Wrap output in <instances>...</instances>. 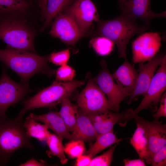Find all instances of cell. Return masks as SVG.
Segmentation results:
<instances>
[{"instance_id": "1", "label": "cell", "mask_w": 166, "mask_h": 166, "mask_svg": "<svg viewBox=\"0 0 166 166\" xmlns=\"http://www.w3.org/2000/svg\"><path fill=\"white\" fill-rule=\"evenodd\" d=\"M49 55L40 56L28 51L7 48L0 49V61L20 77L21 82L29 85L30 79L41 73L52 76L53 70L47 65Z\"/></svg>"}, {"instance_id": "2", "label": "cell", "mask_w": 166, "mask_h": 166, "mask_svg": "<svg viewBox=\"0 0 166 166\" xmlns=\"http://www.w3.org/2000/svg\"><path fill=\"white\" fill-rule=\"evenodd\" d=\"M95 34L105 37L112 41L116 45L118 56L126 58V50L131 37L136 34L144 33L148 26L140 25L125 14L121 12L117 17L107 20H99Z\"/></svg>"}, {"instance_id": "3", "label": "cell", "mask_w": 166, "mask_h": 166, "mask_svg": "<svg viewBox=\"0 0 166 166\" xmlns=\"http://www.w3.org/2000/svg\"><path fill=\"white\" fill-rule=\"evenodd\" d=\"M22 148H35L24 130L23 118L17 116L0 119V160L6 164L13 153Z\"/></svg>"}, {"instance_id": "4", "label": "cell", "mask_w": 166, "mask_h": 166, "mask_svg": "<svg viewBox=\"0 0 166 166\" xmlns=\"http://www.w3.org/2000/svg\"><path fill=\"white\" fill-rule=\"evenodd\" d=\"M84 84L83 81H80L63 82L55 81L51 85L24 102L23 107L17 116L23 118L27 111L34 109L55 107L61 103L64 99L68 98L77 88Z\"/></svg>"}, {"instance_id": "5", "label": "cell", "mask_w": 166, "mask_h": 166, "mask_svg": "<svg viewBox=\"0 0 166 166\" xmlns=\"http://www.w3.org/2000/svg\"><path fill=\"white\" fill-rule=\"evenodd\" d=\"M34 32L25 21L8 17L0 20V38L7 48L36 53Z\"/></svg>"}, {"instance_id": "6", "label": "cell", "mask_w": 166, "mask_h": 166, "mask_svg": "<svg viewBox=\"0 0 166 166\" xmlns=\"http://www.w3.org/2000/svg\"><path fill=\"white\" fill-rule=\"evenodd\" d=\"M157 72L154 75L144 97L134 110L129 109L119 121L121 126L126 125L128 121L134 118L141 111L155 107L158 104L166 88V56Z\"/></svg>"}, {"instance_id": "7", "label": "cell", "mask_w": 166, "mask_h": 166, "mask_svg": "<svg viewBox=\"0 0 166 166\" xmlns=\"http://www.w3.org/2000/svg\"><path fill=\"white\" fill-rule=\"evenodd\" d=\"M2 71L0 79V119H5L8 118L6 112L9 107L22 100L32 90L29 85L13 80L3 64Z\"/></svg>"}, {"instance_id": "8", "label": "cell", "mask_w": 166, "mask_h": 166, "mask_svg": "<svg viewBox=\"0 0 166 166\" xmlns=\"http://www.w3.org/2000/svg\"><path fill=\"white\" fill-rule=\"evenodd\" d=\"M76 101L78 106L82 112L86 114H93L110 110L106 96L95 82L91 79L78 95Z\"/></svg>"}, {"instance_id": "9", "label": "cell", "mask_w": 166, "mask_h": 166, "mask_svg": "<svg viewBox=\"0 0 166 166\" xmlns=\"http://www.w3.org/2000/svg\"><path fill=\"white\" fill-rule=\"evenodd\" d=\"M102 69L95 78L98 86L107 96L110 110L118 112L121 102L130 93L115 82L105 61H101Z\"/></svg>"}, {"instance_id": "10", "label": "cell", "mask_w": 166, "mask_h": 166, "mask_svg": "<svg viewBox=\"0 0 166 166\" xmlns=\"http://www.w3.org/2000/svg\"><path fill=\"white\" fill-rule=\"evenodd\" d=\"M161 40L157 32L144 33L136 38L132 43L133 63H144L153 57L161 46Z\"/></svg>"}, {"instance_id": "11", "label": "cell", "mask_w": 166, "mask_h": 166, "mask_svg": "<svg viewBox=\"0 0 166 166\" xmlns=\"http://www.w3.org/2000/svg\"><path fill=\"white\" fill-rule=\"evenodd\" d=\"M63 11L75 21L85 35L93 21H99L96 7L91 0H76Z\"/></svg>"}, {"instance_id": "12", "label": "cell", "mask_w": 166, "mask_h": 166, "mask_svg": "<svg viewBox=\"0 0 166 166\" xmlns=\"http://www.w3.org/2000/svg\"><path fill=\"white\" fill-rule=\"evenodd\" d=\"M49 33L70 45H74L85 35L71 17L62 13L55 17Z\"/></svg>"}, {"instance_id": "13", "label": "cell", "mask_w": 166, "mask_h": 166, "mask_svg": "<svg viewBox=\"0 0 166 166\" xmlns=\"http://www.w3.org/2000/svg\"><path fill=\"white\" fill-rule=\"evenodd\" d=\"M164 55L156 54L147 63H139L138 72L135 89L130 96L129 101L137 96H144L154 76L155 71L161 63Z\"/></svg>"}, {"instance_id": "14", "label": "cell", "mask_w": 166, "mask_h": 166, "mask_svg": "<svg viewBox=\"0 0 166 166\" xmlns=\"http://www.w3.org/2000/svg\"><path fill=\"white\" fill-rule=\"evenodd\" d=\"M121 12L133 19L141 20L148 27L150 21L157 17H166V11L156 13L151 10L150 0H129L120 7Z\"/></svg>"}, {"instance_id": "15", "label": "cell", "mask_w": 166, "mask_h": 166, "mask_svg": "<svg viewBox=\"0 0 166 166\" xmlns=\"http://www.w3.org/2000/svg\"><path fill=\"white\" fill-rule=\"evenodd\" d=\"M134 118L143 125L147 134L150 152L152 156L166 144V125L158 120H146L136 116Z\"/></svg>"}, {"instance_id": "16", "label": "cell", "mask_w": 166, "mask_h": 166, "mask_svg": "<svg viewBox=\"0 0 166 166\" xmlns=\"http://www.w3.org/2000/svg\"><path fill=\"white\" fill-rule=\"evenodd\" d=\"M29 116L36 121L44 123L48 129H51L62 139H70L71 134L58 112L50 111L38 115L31 113Z\"/></svg>"}, {"instance_id": "17", "label": "cell", "mask_w": 166, "mask_h": 166, "mask_svg": "<svg viewBox=\"0 0 166 166\" xmlns=\"http://www.w3.org/2000/svg\"><path fill=\"white\" fill-rule=\"evenodd\" d=\"M98 135L87 115L82 111L79 113L76 124L71 134L70 140H81L91 145Z\"/></svg>"}, {"instance_id": "18", "label": "cell", "mask_w": 166, "mask_h": 166, "mask_svg": "<svg viewBox=\"0 0 166 166\" xmlns=\"http://www.w3.org/2000/svg\"><path fill=\"white\" fill-rule=\"evenodd\" d=\"M112 75L117 83L128 92L130 95L135 89L138 75L134 66L125 59Z\"/></svg>"}, {"instance_id": "19", "label": "cell", "mask_w": 166, "mask_h": 166, "mask_svg": "<svg viewBox=\"0 0 166 166\" xmlns=\"http://www.w3.org/2000/svg\"><path fill=\"white\" fill-rule=\"evenodd\" d=\"M136 120V128L130 139V143L140 158L145 160L147 163L151 164V156L146 130L142 124Z\"/></svg>"}, {"instance_id": "20", "label": "cell", "mask_w": 166, "mask_h": 166, "mask_svg": "<svg viewBox=\"0 0 166 166\" xmlns=\"http://www.w3.org/2000/svg\"><path fill=\"white\" fill-rule=\"evenodd\" d=\"M33 3L23 0H0V20L14 14L26 13Z\"/></svg>"}, {"instance_id": "21", "label": "cell", "mask_w": 166, "mask_h": 166, "mask_svg": "<svg viewBox=\"0 0 166 166\" xmlns=\"http://www.w3.org/2000/svg\"><path fill=\"white\" fill-rule=\"evenodd\" d=\"M96 141L91 144L86 152V154L93 158L97 154L107 148L117 143H119L122 140L119 138L114 133L113 129L106 133L99 134Z\"/></svg>"}, {"instance_id": "22", "label": "cell", "mask_w": 166, "mask_h": 166, "mask_svg": "<svg viewBox=\"0 0 166 166\" xmlns=\"http://www.w3.org/2000/svg\"><path fill=\"white\" fill-rule=\"evenodd\" d=\"M76 0H47L43 20L45 21L41 31L49 26L53 19L62 13Z\"/></svg>"}, {"instance_id": "23", "label": "cell", "mask_w": 166, "mask_h": 166, "mask_svg": "<svg viewBox=\"0 0 166 166\" xmlns=\"http://www.w3.org/2000/svg\"><path fill=\"white\" fill-rule=\"evenodd\" d=\"M59 113L69 132H72L76 124L79 113L78 106L72 103L68 98L64 99L61 103Z\"/></svg>"}, {"instance_id": "24", "label": "cell", "mask_w": 166, "mask_h": 166, "mask_svg": "<svg viewBox=\"0 0 166 166\" xmlns=\"http://www.w3.org/2000/svg\"><path fill=\"white\" fill-rule=\"evenodd\" d=\"M23 126L29 137L35 138L40 141H46L50 133L45 125L38 123L29 116L23 122Z\"/></svg>"}, {"instance_id": "25", "label": "cell", "mask_w": 166, "mask_h": 166, "mask_svg": "<svg viewBox=\"0 0 166 166\" xmlns=\"http://www.w3.org/2000/svg\"><path fill=\"white\" fill-rule=\"evenodd\" d=\"M126 110L121 113H114L110 110H106L105 115L99 122L93 123L98 134L109 132L121 119Z\"/></svg>"}, {"instance_id": "26", "label": "cell", "mask_w": 166, "mask_h": 166, "mask_svg": "<svg viewBox=\"0 0 166 166\" xmlns=\"http://www.w3.org/2000/svg\"><path fill=\"white\" fill-rule=\"evenodd\" d=\"M63 139L57 134L50 133L46 141L49 150L46 153L49 157L56 156L59 159L62 164H66L68 160L66 157L64 147L62 141Z\"/></svg>"}, {"instance_id": "27", "label": "cell", "mask_w": 166, "mask_h": 166, "mask_svg": "<svg viewBox=\"0 0 166 166\" xmlns=\"http://www.w3.org/2000/svg\"><path fill=\"white\" fill-rule=\"evenodd\" d=\"M90 44L98 54L105 56L112 52L114 43L105 37L99 36L92 38L90 41Z\"/></svg>"}, {"instance_id": "28", "label": "cell", "mask_w": 166, "mask_h": 166, "mask_svg": "<svg viewBox=\"0 0 166 166\" xmlns=\"http://www.w3.org/2000/svg\"><path fill=\"white\" fill-rule=\"evenodd\" d=\"M70 140L64 146L65 153L73 158L83 154L85 150L84 142L79 140Z\"/></svg>"}, {"instance_id": "29", "label": "cell", "mask_w": 166, "mask_h": 166, "mask_svg": "<svg viewBox=\"0 0 166 166\" xmlns=\"http://www.w3.org/2000/svg\"><path fill=\"white\" fill-rule=\"evenodd\" d=\"M118 144H115L103 154L93 158L89 166H110L113 160L114 152Z\"/></svg>"}, {"instance_id": "30", "label": "cell", "mask_w": 166, "mask_h": 166, "mask_svg": "<svg viewBox=\"0 0 166 166\" xmlns=\"http://www.w3.org/2000/svg\"><path fill=\"white\" fill-rule=\"evenodd\" d=\"M75 74V70L67 64L61 65L56 71V80L59 81H72Z\"/></svg>"}, {"instance_id": "31", "label": "cell", "mask_w": 166, "mask_h": 166, "mask_svg": "<svg viewBox=\"0 0 166 166\" xmlns=\"http://www.w3.org/2000/svg\"><path fill=\"white\" fill-rule=\"evenodd\" d=\"M70 56L69 50L67 49L53 53L49 55V60L55 65L61 66L67 64Z\"/></svg>"}, {"instance_id": "32", "label": "cell", "mask_w": 166, "mask_h": 166, "mask_svg": "<svg viewBox=\"0 0 166 166\" xmlns=\"http://www.w3.org/2000/svg\"><path fill=\"white\" fill-rule=\"evenodd\" d=\"M151 166L166 165V145L155 153L151 157Z\"/></svg>"}, {"instance_id": "33", "label": "cell", "mask_w": 166, "mask_h": 166, "mask_svg": "<svg viewBox=\"0 0 166 166\" xmlns=\"http://www.w3.org/2000/svg\"><path fill=\"white\" fill-rule=\"evenodd\" d=\"M160 106L153 117L155 120H158L162 117H166V92L162 95L160 101Z\"/></svg>"}, {"instance_id": "34", "label": "cell", "mask_w": 166, "mask_h": 166, "mask_svg": "<svg viewBox=\"0 0 166 166\" xmlns=\"http://www.w3.org/2000/svg\"><path fill=\"white\" fill-rule=\"evenodd\" d=\"M92 158L87 154H83L77 158L75 165L76 166H89Z\"/></svg>"}, {"instance_id": "35", "label": "cell", "mask_w": 166, "mask_h": 166, "mask_svg": "<svg viewBox=\"0 0 166 166\" xmlns=\"http://www.w3.org/2000/svg\"><path fill=\"white\" fill-rule=\"evenodd\" d=\"M123 163L125 166H146L144 160L141 158L133 160L125 159L123 160Z\"/></svg>"}, {"instance_id": "36", "label": "cell", "mask_w": 166, "mask_h": 166, "mask_svg": "<svg viewBox=\"0 0 166 166\" xmlns=\"http://www.w3.org/2000/svg\"><path fill=\"white\" fill-rule=\"evenodd\" d=\"M46 165V164L43 160L38 161L32 158L26 162L20 164V166H44Z\"/></svg>"}, {"instance_id": "37", "label": "cell", "mask_w": 166, "mask_h": 166, "mask_svg": "<svg viewBox=\"0 0 166 166\" xmlns=\"http://www.w3.org/2000/svg\"><path fill=\"white\" fill-rule=\"evenodd\" d=\"M47 0H40L39 6L40 9L41 19L43 20Z\"/></svg>"}, {"instance_id": "38", "label": "cell", "mask_w": 166, "mask_h": 166, "mask_svg": "<svg viewBox=\"0 0 166 166\" xmlns=\"http://www.w3.org/2000/svg\"><path fill=\"white\" fill-rule=\"evenodd\" d=\"M127 1L128 0H118L119 5L120 7Z\"/></svg>"}, {"instance_id": "39", "label": "cell", "mask_w": 166, "mask_h": 166, "mask_svg": "<svg viewBox=\"0 0 166 166\" xmlns=\"http://www.w3.org/2000/svg\"><path fill=\"white\" fill-rule=\"evenodd\" d=\"M24 0V1H29V2H33L35 0ZM38 0L39 1V2L40 0Z\"/></svg>"}, {"instance_id": "40", "label": "cell", "mask_w": 166, "mask_h": 166, "mask_svg": "<svg viewBox=\"0 0 166 166\" xmlns=\"http://www.w3.org/2000/svg\"><path fill=\"white\" fill-rule=\"evenodd\" d=\"M5 165V164L3 163L0 160V166H3Z\"/></svg>"}]
</instances>
